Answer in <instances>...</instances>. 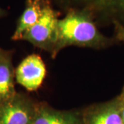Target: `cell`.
Masks as SVG:
<instances>
[{
	"label": "cell",
	"mask_w": 124,
	"mask_h": 124,
	"mask_svg": "<svg viewBox=\"0 0 124 124\" xmlns=\"http://www.w3.org/2000/svg\"><path fill=\"white\" fill-rule=\"evenodd\" d=\"M6 15H7V12H6L5 10L2 9L0 7V18L4 17L6 16Z\"/></svg>",
	"instance_id": "7c38bea8"
},
{
	"label": "cell",
	"mask_w": 124,
	"mask_h": 124,
	"mask_svg": "<svg viewBox=\"0 0 124 124\" xmlns=\"http://www.w3.org/2000/svg\"><path fill=\"white\" fill-rule=\"evenodd\" d=\"M115 39L103 35L93 17L86 10L70 8L57 22V38L52 57L68 46L103 49L114 44Z\"/></svg>",
	"instance_id": "6da1fadb"
},
{
	"label": "cell",
	"mask_w": 124,
	"mask_h": 124,
	"mask_svg": "<svg viewBox=\"0 0 124 124\" xmlns=\"http://www.w3.org/2000/svg\"><path fill=\"white\" fill-rule=\"evenodd\" d=\"M113 25L115 34V39L124 43V26L118 22H115Z\"/></svg>",
	"instance_id": "30bf717a"
},
{
	"label": "cell",
	"mask_w": 124,
	"mask_h": 124,
	"mask_svg": "<svg viewBox=\"0 0 124 124\" xmlns=\"http://www.w3.org/2000/svg\"><path fill=\"white\" fill-rule=\"evenodd\" d=\"M1 103L0 102V108H1Z\"/></svg>",
	"instance_id": "9a60e30c"
},
{
	"label": "cell",
	"mask_w": 124,
	"mask_h": 124,
	"mask_svg": "<svg viewBox=\"0 0 124 124\" xmlns=\"http://www.w3.org/2000/svg\"><path fill=\"white\" fill-rule=\"evenodd\" d=\"M58 15L49 1L42 0V13L39 19L26 32L22 40L52 55L57 38Z\"/></svg>",
	"instance_id": "7a4b0ae2"
},
{
	"label": "cell",
	"mask_w": 124,
	"mask_h": 124,
	"mask_svg": "<svg viewBox=\"0 0 124 124\" xmlns=\"http://www.w3.org/2000/svg\"><path fill=\"white\" fill-rule=\"evenodd\" d=\"M1 51H2V49L0 48V55H1Z\"/></svg>",
	"instance_id": "5bb4252c"
},
{
	"label": "cell",
	"mask_w": 124,
	"mask_h": 124,
	"mask_svg": "<svg viewBox=\"0 0 124 124\" xmlns=\"http://www.w3.org/2000/svg\"><path fill=\"white\" fill-rule=\"evenodd\" d=\"M32 124H83L82 112L60 110L46 103H37Z\"/></svg>",
	"instance_id": "52a82bcc"
},
{
	"label": "cell",
	"mask_w": 124,
	"mask_h": 124,
	"mask_svg": "<svg viewBox=\"0 0 124 124\" xmlns=\"http://www.w3.org/2000/svg\"><path fill=\"white\" fill-rule=\"evenodd\" d=\"M15 79L29 92L36 91L42 85L46 75L43 59L37 54H31L24 58L15 70Z\"/></svg>",
	"instance_id": "5b68a950"
},
{
	"label": "cell",
	"mask_w": 124,
	"mask_h": 124,
	"mask_svg": "<svg viewBox=\"0 0 124 124\" xmlns=\"http://www.w3.org/2000/svg\"><path fill=\"white\" fill-rule=\"evenodd\" d=\"M122 119H123V124H124V105L123 104H122Z\"/></svg>",
	"instance_id": "4fadbf2b"
},
{
	"label": "cell",
	"mask_w": 124,
	"mask_h": 124,
	"mask_svg": "<svg viewBox=\"0 0 124 124\" xmlns=\"http://www.w3.org/2000/svg\"><path fill=\"white\" fill-rule=\"evenodd\" d=\"M42 13V0H26L25 8L18 19L15 31L11 39L13 41L22 40L23 35L39 19Z\"/></svg>",
	"instance_id": "9c48e42d"
},
{
	"label": "cell",
	"mask_w": 124,
	"mask_h": 124,
	"mask_svg": "<svg viewBox=\"0 0 124 124\" xmlns=\"http://www.w3.org/2000/svg\"><path fill=\"white\" fill-rule=\"evenodd\" d=\"M36 1H40L41 0H36Z\"/></svg>",
	"instance_id": "2e32d148"
},
{
	"label": "cell",
	"mask_w": 124,
	"mask_h": 124,
	"mask_svg": "<svg viewBox=\"0 0 124 124\" xmlns=\"http://www.w3.org/2000/svg\"><path fill=\"white\" fill-rule=\"evenodd\" d=\"M15 69L12 53L2 50L0 55V102L2 103L17 93L15 87Z\"/></svg>",
	"instance_id": "ba28073f"
},
{
	"label": "cell",
	"mask_w": 124,
	"mask_h": 124,
	"mask_svg": "<svg viewBox=\"0 0 124 124\" xmlns=\"http://www.w3.org/2000/svg\"><path fill=\"white\" fill-rule=\"evenodd\" d=\"M37 103L22 93H17L0 108V124H32Z\"/></svg>",
	"instance_id": "277c9868"
},
{
	"label": "cell",
	"mask_w": 124,
	"mask_h": 124,
	"mask_svg": "<svg viewBox=\"0 0 124 124\" xmlns=\"http://www.w3.org/2000/svg\"><path fill=\"white\" fill-rule=\"evenodd\" d=\"M83 124H123L119 96L88 107L82 112Z\"/></svg>",
	"instance_id": "8992f818"
},
{
	"label": "cell",
	"mask_w": 124,
	"mask_h": 124,
	"mask_svg": "<svg viewBox=\"0 0 124 124\" xmlns=\"http://www.w3.org/2000/svg\"><path fill=\"white\" fill-rule=\"evenodd\" d=\"M68 10L88 12L97 24L119 23L124 26V0H59Z\"/></svg>",
	"instance_id": "3957f363"
},
{
	"label": "cell",
	"mask_w": 124,
	"mask_h": 124,
	"mask_svg": "<svg viewBox=\"0 0 124 124\" xmlns=\"http://www.w3.org/2000/svg\"><path fill=\"white\" fill-rule=\"evenodd\" d=\"M119 96L120 100H121V103H122V104L124 105V88H123L122 92H121V93L120 94Z\"/></svg>",
	"instance_id": "8fae6325"
}]
</instances>
